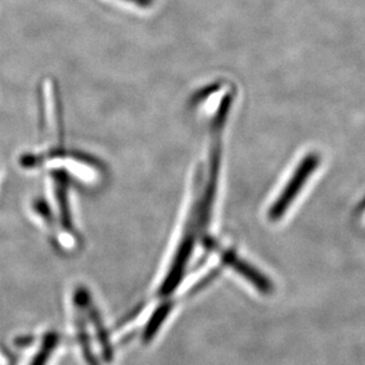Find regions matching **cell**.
Instances as JSON below:
<instances>
[{
	"mask_svg": "<svg viewBox=\"0 0 365 365\" xmlns=\"http://www.w3.org/2000/svg\"><path fill=\"white\" fill-rule=\"evenodd\" d=\"M319 163H321V158L314 153L307 154L302 160V163L297 165L292 178L289 179V182L286 183L285 188L279 197L271 207L269 212V220L277 221L284 217L286 210H289L293 201L296 200L300 190H303L304 185L307 182V180L310 179V176L314 174Z\"/></svg>",
	"mask_w": 365,
	"mask_h": 365,
	"instance_id": "obj_1",
	"label": "cell"
},
{
	"mask_svg": "<svg viewBox=\"0 0 365 365\" xmlns=\"http://www.w3.org/2000/svg\"><path fill=\"white\" fill-rule=\"evenodd\" d=\"M197 232L194 231L192 225L190 224L188 230L183 235L181 244H180L175 257L173 259L172 266L169 269L168 274L163 280V285L160 287V296L167 297L174 292V289L179 286L183 272L188 264L192 252H193L194 244H195Z\"/></svg>",
	"mask_w": 365,
	"mask_h": 365,
	"instance_id": "obj_2",
	"label": "cell"
},
{
	"mask_svg": "<svg viewBox=\"0 0 365 365\" xmlns=\"http://www.w3.org/2000/svg\"><path fill=\"white\" fill-rule=\"evenodd\" d=\"M225 264L235 269L240 276L244 277L245 279L248 280L252 285H255V289H259V292L264 294H269L273 292V284L266 278L260 271L255 269V266L250 265L248 262L239 258L233 252H225L222 255Z\"/></svg>",
	"mask_w": 365,
	"mask_h": 365,
	"instance_id": "obj_3",
	"label": "cell"
},
{
	"mask_svg": "<svg viewBox=\"0 0 365 365\" xmlns=\"http://www.w3.org/2000/svg\"><path fill=\"white\" fill-rule=\"evenodd\" d=\"M57 343H58V337L55 334H48L41 343V349L36 354L30 365H46L52 351L56 349Z\"/></svg>",
	"mask_w": 365,
	"mask_h": 365,
	"instance_id": "obj_4",
	"label": "cell"
},
{
	"mask_svg": "<svg viewBox=\"0 0 365 365\" xmlns=\"http://www.w3.org/2000/svg\"><path fill=\"white\" fill-rule=\"evenodd\" d=\"M172 305L170 304H163V307L155 311V314H153L152 319L149 322L145 330V341H148L152 339L153 336L158 332L159 327L163 325L165 322V317L168 316L170 312Z\"/></svg>",
	"mask_w": 365,
	"mask_h": 365,
	"instance_id": "obj_5",
	"label": "cell"
}]
</instances>
